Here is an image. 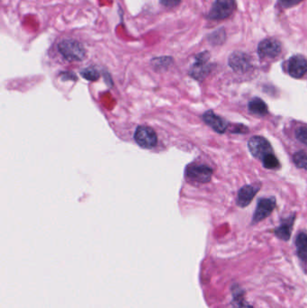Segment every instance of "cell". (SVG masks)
Masks as SVG:
<instances>
[{
    "label": "cell",
    "mask_w": 307,
    "mask_h": 308,
    "mask_svg": "<svg viewBox=\"0 0 307 308\" xmlns=\"http://www.w3.org/2000/svg\"><path fill=\"white\" fill-rule=\"evenodd\" d=\"M233 291V301L232 308H253L244 298V291L241 287L235 285L232 289Z\"/></svg>",
    "instance_id": "cell-14"
},
{
    "label": "cell",
    "mask_w": 307,
    "mask_h": 308,
    "mask_svg": "<svg viewBox=\"0 0 307 308\" xmlns=\"http://www.w3.org/2000/svg\"><path fill=\"white\" fill-rule=\"evenodd\" d=\"M58 50L64 59L69 61H83L86 56L83 45L72 39H66L59 42Z\"/></svg>",
    "instance_id": "cell-1"
},
{
    "label": "cell",
    "mask_w": 307,
    "mask_h": 308,
    "mask_svg": "<svg viewBox=\"0 0 307 308\" xmlns=\"http://www.w3.org/2000/svg\"><path fill=\"white\" fill-rule=\"evenodd\" d=\"M235 9V0H216L208 18L212 20H223L229 18Z\"/></svg>",
    "instance_id": "cell-3"
},
{
    "label": "cell",
    "mask_w": 307,
    "mask_h": 308,
    "mask_svg": "<svg viewBox=\"0 0 307 308\" xmlns=\"http://www.w3.org/2000/svg\"><path fill=\"white\" fill-rule=\"evenodd\" d=\"M249 110L255 115H260L263 116L269 113V109L268 106L266 105V103L260 99L259 97H255L253 98L251 102L249 103Z\"/></svg>",
    "instance_id": "cell-16"
},
{
    "label": "cell",
    "mask_w": 307,
    "mask_h": 308,
    "mask_svg": "<svg viewBox=\"0 0 307 308\" xmlns=\"http://www.w3.org/2000/svg\"><path fill=\"white\" fill-rule=\"evenodd\" d=\"M229 65L236 72L245 73L251 69L252 61L246 54L235 52L229 57Z\"/></svg>",
    "instance_id": "cell-8"
},
{
    "label": "cell",
    "mask_w": 307,
    "mask_h": 308,
    "mask_svg": "<svg viewBox=\"0 0 307 308\" xmlns=\"http://www.w3.org/2000/svg\"><path fill=\"white\" fill-rule=\"evenodd\" d=\"M163 6L167 7H174L181 4V0H160Z\"/></svg>",
    "instance_id": "cell-24"
},
{
    "label": "cell",
    "mask_w": 307,
    "mask_h": 308,
    "mask_svg": "<svg viewBox=\"0 0 307 308\" xmlns=\"http://www.w3.org/2000/svg\"><path fill=\"white\" fill-rule=\"evenodd\" d=\"M295 218V215L294 214L293 216L289 217V218L284 219L281 224L274 230V234L278 239H280L282 241H289L291 237V234H292Z\"/></svg>",
    "instance_id": "cell-13"
},
{
    "label": "cell",
    "mask_w": 307,
    "mask_h": 308,
    "mask_svg": "<svg viewBox=\"0 0 307 308\" xmlns=\"http://www.w3.org/2000/svg\"><path fill=\"white\" fill-rule=\"evenodd\" d=\"M293 159H294L295 166L297 168L307 170V154L305 151H301L295 152Z\"/></svg>",
    "instance_id": "cell-17"
},
{
    "label": "cell",
    "mask_w": 307,
    "mask_h": 308,
    "mask_svg": "<svg viewBox=\"0 0 307 308\" xmlns=\"http://www.w3.org/2000/svg\"><path fill=\"white\" fill-rule=\"evenodd\" d=\"M262 163L266 169H277L279 167V162L277 160V157L274 154H269L267 155L263 160H262Z\"/></svg>",
    "instance_id": "cell-18"
},
{
    "label": "cell",
    "mask_w": 307,
    "mask_h": 308,
    "mask_svg": "<svg viewBox=\"0 0 307 308\" xmlns=\"http://www.w3.org/2000/svg\"><path fill=\"white\" fill-rule=\"evenodd\" d=\"M210 54L205 52L196 57V62L194 63L189 74L197 80H203L212 71V66L208 64Z\"/></svg>",
    "instance_id": "cell-2"
},
{
    "label": "cell",
    "mask_w": 307,
    "mask_h": 308,
    "mask_svg": "<svg viewBox=\"0 0 307 308\" xmlns=\"http://www.w3.org/2000/svg\"><path fill=\"white\" fill-rule=\"evenodd\" d=\"M303 0H279V4L280 6H283L285 8L291 7V6H295L302 2Z\"/></svg>",
    "instance_id": "cell-23"
},
{
    "label": "cell",
    "mask_w": 307,
    "mask_h": 308,
    "mask_svg": "<svg viewBox=\"0 0 307 308\" xmlns=\"http://www.w3.org/2000/svg\"><path fill=\"white\" fill-rule=\"evenodd\" d=\"M289 75L295 79H300L307 72V60L302 55H295L289 61Z\"/></svg>",
    "instance_id": "cell-10"
},
{
    "label": "cell",
    "mask_w": 307,
    "mask_h": 308,
    "mask_svg": "<svg viewBox=\"0 0 307 308\" xmlns=\"http://www.w3.org/2000/svg\"><path fill=\"white\" fill-rule=\"evenodd\" d=\"M134 140L141 147L151 149L157 145L156 133L151 127L141 126L135 131Z\"/></svg>",
    "instance_id": "cell-6"
},
{
    "label": "cell",
    "mask_w": 307,
    "mask_h": 308,
    "mask_svg": "<svg viewBox=\"0 0 307 308\" xmlns=\"http://www.w3.org/2000/svg\"><path fill=\"white\" fill-rule=\"evenodd\" d=\"M213 169L203 164H194L187 167L186 176L191 181L197 183H207L211 181Z\"/></svg>",
    "instance_id": "cell-4"
},
{
    "label": "cell",
    "mask_w": 307,
    "mask_h": 308,
    "mask_svg": "<svg viewBox=\"0 0 307 308\" xmlns=\"http://www.w3.org/2000/svg\"><path fill=\"white\" fill-rule=\"evenodd\" d=\"M281 43L275 39H266L260 42L258 54L260 58H275L281 53Z\"/></svg>",
    "instance_id": "cell-9"
},
{
    "label": "cell",
    "mask_w": 307,
    "mask_h": 308,
    "mask_svg": "<svg viewBox=\"0 0 307 308\" xmlns=\"http://www.w3.org/2000/svg\"><path fill=\"white\" fill-rule=\"evenodd\" d=\"M259 187L257 186H252V185H246L244 187H241L238 193V199H237V205L240 207H246L247 205L251 204L253 201L255 195L258 193Z\"/></svg>",
    "instance_id": "cell-12"
},
{
    "label": "cell",
    "mask_w": 307,
    "mask_h": 308,
    "mask_svg": "<svg viewBox=\"0 0 307 308\" xmlns=\"http://www.w3.org/2000/svg\"><path fill=\"white\" fill-rule=\"evenodd\" d=\"M275 208H276V199L274 197L259 199L258 201L257 208L253 215V224H258L260 221L270 217Z\"/></svg>",
    "instance_id": "cell-7"
},
{
    "label": "cell",
    "mask_w": 307,
    "mask_h": 308,
    "mask_svg": "<svg viewBox=\"0 0 307 308\" xmlns=\"http://www.w3.org/2000/svg\"><path fill=\"white\" fill-rule=\"evenodd\" d=\"M225 41V33L223 30H218L211 35L210 42L214 44H221Z\"/></svg>",
    "instance_id": "cell-20"
},
{
    "label": "cell",
    "mask_w": 307,
    "mask_h": 308,
    "mask_svg": "<svg viewBox=\"0 0 307 308\" xmlns=\"http://www.w3.org/2000/svg\"><path fill=\"white\" fill-rule=\"evenodd\" d=\"M203 120L218 133H224L228 127V123L222 117L216 115L212 110L205 112L203 115Z\"/></svg>",
    "instance_id": "cell-11"
},
{
    "label": "cell",
    "mask_w": 307,
    "mask_h": 308,
    "mask_svg": "<svg viewBox=\"0 0 307 308\" xmlns=\"http://www.w3.org/2000/svg\"><path fill=\"white\" fill-rule=\"evenodd\" d=\"M81 76L88 80L96 81L99 78V72L96 71L95 68L90 67V68H87V69H84L83 71H81Z\"/></svg>",
    "instance_id": "cell-19"
},
{
    "label": "cell",
    "mask_w": 307,
    "mask_h": 308,
    "mask_svg": "<svg viewBox=\"0 0 307 308\" xmlns=\"http://www.w3.org/2000/svg\"><path fill=\"white\" fill-rule=\"evenodd\" d=\"M248 147L253 157L257 158L261 161L273 151L271 144L268 142V140L261 136L252 137L248 143Z\"/></svg>",
    "instance_id": "cell-5"
},
{
    "label": "cell",
    "mask_w": 307,
    "mask_h": 308,
    "mask_svg": "<svg viewBox=\"0 0 307 308\" xmlns=\"http://www.w3.org/2000/svg\"><path fill=\"white\" fill-rule=\"evenodd\" d=\"M296 254L300 260L307 262V234L300 233L295 239Z\"/></svg>",
    "instance_id": "cell-15"
},
{
    "label": "cell",
    "mask_w": 307,
    "mask_h": 308,
    "mask_svg": "<svg viewBox=\"0 0 307 308\" xmlns=\"http://www.w3.org/2000/svg\"><path fill=\"white\" fill-rule=\"evenodd\" d=\"M295 137L304 145H307V127L298 128L295 132Z\"/></svg>",
    "instance_id": "cell-21"
},
{
    "label": "cell",
    "mask_w": 307,
    "mask_h": 308,
    "mask_svg": "<svg viewBox=\"0 0 307 308\" xmlns=\"http://www.w3.org/2000/svg\"><path fill=\"white\" fill-rule=\"evenodd\" d=\"M231 132L233 133H247L249 128L243 125H235L231 128Z\"/></svg>",
    "instance_id": "cell-22"
}]
</instances>
